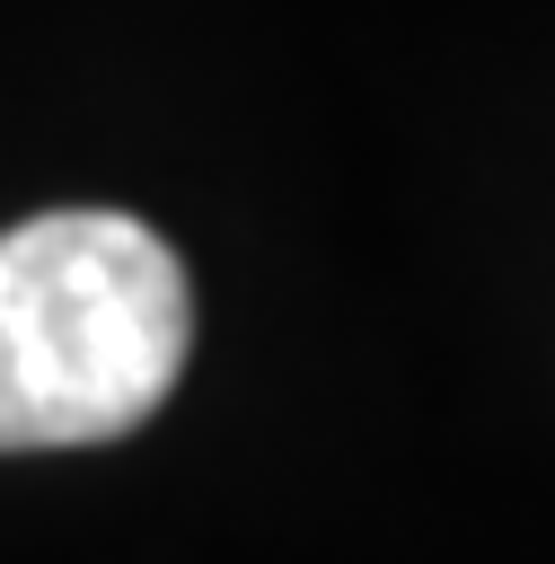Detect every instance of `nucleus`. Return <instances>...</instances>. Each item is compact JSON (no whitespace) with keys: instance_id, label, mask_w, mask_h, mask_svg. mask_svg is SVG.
<instances>
[{"instance_id":"f257e3e1","label":"nucleus","mask_w":555,"mask_h":564,"mask_svg":"<svg viewBox=\"0 0 555 564\" xmlns=\"http://www.w3.org/2000/svg\"><path fill=\"white\" fill-rule=\"evenodd\" d=\"M194 352L176 247L132 212L0 229V449H88L150 423Z\"/></svg>"}]
</instances>
